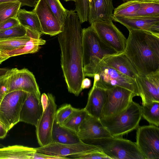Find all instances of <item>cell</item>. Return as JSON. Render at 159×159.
<instances>
[{
    "label": "cell",
    "mask_w": 159,
    "mask_h": 159,
    "mask_svg": "<svg viewBox=\"0 0 159 159\" xmlns=\"http://www.w3.org/2000/svg\"><path fill=\"white\" fill-rule=\"evenodd\" d=\"M139 85L142 105L159 102V71L146 75H139L136 79Z\"/></svg>",
    "instance_id": "cell-15"
},
{
    "label": "cell",
    "mask_w": 159,
    "mask_h": 159,
    "mask_svg": "<svg viewBox=\"0 0 159 159\" xmlns=\"http://www.w3.org/2000/svg\"><path fill=\"white\" fill-rule=\"evenodd\" d=\"M99 62L134 79H136L139 75L129 60L123 53L105 57Z\"/></svg>",
    "instance_id": "cell-20"
},
{
    "label": "cell",
    "mask_w": 159,
    "mask_h": 159,
    "mask_svg": "<svg viewBox=\"0 0 159 159\" xmlns=\"http://www.w3.org/2000/svg\"><path fill=\"white\" fill-rule=\"evenodd\" d=\"M26 34V29L20 24L13 27L0 31V41L23 36Z\"/></svg>",
    "instance_id": "cell-33"
},
{
    "label": "cell",
    "mask_w": 159,
    "mask_h": 159,
    "mask_svg": "<svg viewBox=\"0 0 159 159\" xmlns=\"http://www.w3.org/2000/svg\"><path fill=\"white\" fill-rule=\"evenodd\" d=\"M47 95L48 105L36 127L37 138L40 147L46 145L52 142V132L57 111L55 97L51 93H48Z\"/></svg>",
    "instance_id": "cell-12"
},
{
    "label": "cell",
    "mask_w": 159,
    "mask_h": 159,
    "mask_svg": "<svg viewBox=\"0 0 159 159\" xmlns=\"http://www.w3.org/2000/svg\"><path fill=\"white\" fill-rule=\"evenodd\" d=\"M52 142L63 144L75 143L82 142L76 132L59 125L55 118L52 132Z\"/></svg>",
    "instance_id": "cell-22"
},
{
    "label": "cell",
    "mask_w": 159,
    "mask_h": 159,
    "mask_svg": "<svg viewBox=\"0 0 159 159\" xmlns=\"http://www.w3.org/2000/svg\"><path fill=\"white\" fill-rule=\"evenodd\" d=\"M8 131L0 122V139H3L6 136Z\"/></svg>",
    "instance_id": "cell-43"
},
{
    "label": "cell",
    "mask_w": 159,
    "mask_h": 159,
    "mask_svg": "<svg viewBox=\"0 0 159 159\" xmlns=\"http://www.w3.org/2000/svg\"><path fill=\"white\" fill-rule=\"evenodd\" d=\"M20 24L16 18H10L0 24V31L10 29Z\"/></svg>",
    "instance_id": "cell-37"
},
{
    "label": "cell",
    "mask_w": 159,
    "mask_h": 159,
    "mask_svg": "<svg viewBox=\"0 0 159 159\" xmlns=\"http://www.w3.org/2000/svg\"><path fill=\"white\" fill-rule=\"evenodd\" d=\"M128 30L123 53L139 75L145 76L159 71V35L144 30Z\"/></svg>",
    "instance_id": "cell-2"
},
{
    "label": "cell",
    "mask_w": 159,
    "mask_h": 159,
    "mask_svg": "<svg viewBox=\"0 0 159 159\" xmlns=\"http://www.w3.org/2000/svg\"><path fill=\"white\" fill-rule=\"evenodd\" d=\"M89 2V7L91 6L93 4L94 0H88Z\"/></svg>",
    "instance_id": "cell-45"
},
{
    "label": "cell",
    "mask_w": 159,
    "mask_h": 159,
    "mask_svg": "<svg viewBox=\"0 0 159 159\" xmlns=\"http://www.w3.org/2000/svg\"><path fill=\"white\" fill-rule=\"evenodd\" d=\"M36 152L35 148L20 145L0 148V159H33Z\"/></svg>",
    "instance_id": "cell-23"
},
{
    "label": "cell",
    "mask_w": 159,
    "mask_h": 159,
    "mask_svg": "<svg viewBox=\"0 0 159 159\" xmlns=\"http://www.w3.org/2000/svg\"><path fill=\"white\" fill-rule=\"evenodd\" d=\"M141 106L142 117L150 125L159 127V102H152Z\"/></svg>",
    "instance_id": "cell-27"
},
{
    "label": "cell",
    "mask_w": 159,
    "mask_h": 159,
    "mask_svg": "<svg viewBox=\"0 0 159 159\" xmlns=\"http://www.w3.org/2000/svg\"><path fill=\"white\" fill-rule=\"evenodd\" d=\"M64 1H66V2H67V1H73L74 2H75L77 0H64Z\"/></svg>",
    "instance_id": "cell-46"
},
{
    "label": "cell",
    "mask_w": 159,
    "mask_h": 159,
    "mask_svg": "<svg viewBox=\"0 0 159 159\" xmlns=\"http://www.w3.org/2000/svg\"><path fill=\"white\" fill-rule=\"evenodd\" d=\"M74 108L70 104H66L57 110L55 119L57 123L59 125H62L72 113Z\"/></svg>",
    "instance_id": "cell-36"
},
{
    "label": "cell",
    "mask_w": 159,
    "mask_h": 159,
    "mask_svg": "<svg viewBox=\"0 0 159 159\" xmlns=\"http://www.w3.org/2000/svg\"><path fill=\"white\" fill-rule=\"evenodd\" d=\"M30 38L26 34L19 37L0 41V51L6 52L11 51L24 46L30 39Z\"/></svg>",
    "instance_id": "cell-30"
},
{
    "label": "cell",
    "mask_w": 159,
    "mask_h": 159,
    "mask_svg": "<svg viewBox=\"0 0 159 159\" xmlns=\"http://www.w3.org/2000/svg\"><path fill=\"white\" fill-rule=\"evenodd\" d=\"M75 6L74 10L76 12L81 23L87 21L89 7V0H77Z\"/></svg>",
    "instance_id": "cell-35"
},
{
    "label": "cell",
    "mask_w": 159,
    "mask_h": 159,
    "mask_svg": "<svg viewBox=\"0 0 159 159\" xmlns=\"http://www.w3.org/2000/svg\"><path fill=\"white\" fill-rule=\"evenodd\" d=\"M136 143L144 159H159V128L150 125L136 129Z\"/></svg>",
    "instance_id": "cell-9"
},
{
    "label": "cell",
    "mask_w": 159,
    "mask_h": 159,
    "mask_svg": "<svg viewBox=\"0 0 159 159\" xmlns=\"http://www.w3.org/2000/svg\"><path fill=\"white\" fill-rule=\"evenodd\" d=\"M33 11L38 16L42 34L54 36L61 32L62 27L45 0H38Z\"/></svg>",
    "instance_id": "cell-14"
},
{
    "label": "cell",
    "mask_w": 159,
    "mask_h": 159,
    "mask_svg": "<svg viewBox=\"0 0 159 159\" xmlns=\"http://www.w3.org/2000/svg\"><path fill=\"white\" fill-rule=\"evenodd\" d=\"M66 159L62 157L57 156H53L41 153L36 152L34 155L33 159Z\"/></svg>",
    "instance_id": "cell-40"
},
{
    "label": "cell",
    "mask_w": 159,
    "mask_h": 159,
    "mask_svg": "<svg viewBox=\"0 0 159 159\" xmlns=\"http://www.w3.org/2000/svg\"><path fill=\"white\" fill-rule=\"evenodd\" d=\"M6 84V76L0 77V104L5 95L8 93Z\"/></svg>",
    "instance_id": "cell-38"
},
{
    "label": "cell",
    "mask_w": 159,
    "mask_h": 159,
    "mask_svg": "<svg viewBox=\"0 0 159 159\" xmlns=\"http://www.w3.org/2000/svg\"><path fill=\"white\" fill-rule=\"evenodd\" d=\"M6 75L8 92L21 90L34 94L40 98V91L34 76L28 69H9Z\"/></svg>",
    "instance_id": "cell-10"
},
{
    "label": "cell",
    "mask_w": 159,
    "mask_h": 159,
    "mask_svg": "<svg viewBox=\"0 0 159 159\" xmlns=\"http://www.w3.org/2000/svg\"><path fill=\"white\" fill-rule=\"evenodd\" d=\"M143 2L159 3V0H141Z\"/></svg>",
    "instance_id": "cell-44"
},
{
    "label": "cell",
    "mask_w": 159,
    "mask_h": 159,
    "mask_svg": "<svg viewBox=\"0 0 159 159\" xmlns=\"http://www.w3.org/2000/svg\"><path fill=\"white\" fill-rule=\"evenodd\" d=\"M113 21L120 23L128 30H144L159 35V16L113 17Z\"/></svg>",
    "instance_id": "cell-17"
},
{
    "label": "cell",
    "mask_w": 159,
    "mask_h": 159,
    "mask_svg": "<svg viewBox=\"0 0 159 159\" xmlns=\"http://www.w3.org/2000/svg\"><path fill=\"white\" fill-rule=\"evenodd\" d=\"M16 18L20 25L25 28L42 34L38 16L33 11H28L25 9H20L17 13Z\"/></svg>",
    "instance_id": "cell-25"
},
{
    "label": "cell",
    "mask_w": 159,
    "mask_h": 159,
    "mask_svg": "<svg viewBox=\"0 0 159 159\" xmlns=\"http://www.w3.org/2000/svg\"><path fill=\"white\" fill-rule=\"evenodd\" d=\"M3 145L0 143V147H1Z\"/></svg>",
    "instance_id": "cell-48"
},
{
    "label": "cell",
    "mask_w": 159,
    "mask_h": 159,
    "mask_svg": "<svg viewBox=\"0 0 159 159\" xmlns=\"http://www.w3.org/2000/svg\"><path fill=\"white\" fill-rule=\"evenodd\" d=\"M142 117L141 106L132 101L123 112L100 120L111 136L122 137L136 129Z\"/></svg>",
    "instance_id": "cell-3"
},
{
    "label": "cell",
    "mask_w": 159,
    "mask_h": 159,
    "mask_svg": "<svg viewBox=\"0 0 159 159\" xmlns=\"http://www.w3.org/2000/svg\"><path fill=\"white\" fill-rule=\"evenodd\" d=\"M122 0L124 2H125L127 1H130V0Z\"/></svg>",
    "instance_id": "cell-47"
},
{
    "label": "cell",
    "mask_w": 159,
    "mask_h": 159,
    "mask_svg": "<svg viewBox=\"0 0 159 159\" xmlns=\"http://www.w3.org/2000/svg\"><path fill=\"white\" fill-rule=\"evenodd\" d=\"M36 152L68 158V156L89 151L102 149L97 146L83 141L73 144L51 142L46 145L35 148Z\"/></svg>",
    "instance_id": "cell-13"
},
{
    "label": "cell",
    "mask_w": 159,
    "mask_h": 159,
    "mask_svg": "<svg viewBox=\"0 0 159 159\" xmlns=\"http://www.w3.org/2000/svg\"><path fill=\"white\" fill-rule=\"evenodd\" d=\"M77 133L80 139L86 143L93 140L112 137L100 120L89 114L81 125Z\"/></svg>",
    "instance_id": "cell-16"
},
{
    "label": "cell",
    "mask_w": 159,
    "mask_h": 159,
    "mask_svg": "<svg viewBox=\"0 0 159 159\" xmlns=\"http://www.w3.org/2000/svg\"><path fill=\"white\" fill-rule=\"evenodd\" d=\"M46 40L40 38L35 39L30 38V39L23 47L8 52H0V64L11 57L37 52L40 46L44 44Z\"/></svg>",
    "instance_id": "cell-24"
},
{
    "label": "cell",
    "mask_w": 159,
    "mask_h": 159,
    "mask_svg": "<svg viewBox=\"0 0 159 159\" xmlns=\"http://www.w3.org/2000/svg\"><path fill=\"white\" fill-rule=\"evenodd\" d=\"M91 80L87 78H84L82 80L81 84L82 90L89 88L91 86Z\"/></svg>",
    "instance_id": "cell-42"
},
{
    "label": "cell",
    "mask_w": 159,
    "mask_h": 159,
    "mask_svg": "<svg viewBox=\"0 0 159 159\" xmlns=\"http://www.w3.org/2000/svg\"><path fill=\"white\" fill-rule=\"evenodd\" d=\"M115 8L113 0H94L89 7L88 20L90 24L98 20L112 21Z\"/></svg>",
    "instance_id": "cell-21"
},
{
    "label": "cell",
    "mask_w": 159,
    "mask_h": 159,
    "mask_svg": "<svg viewBox=\"0 0 159 159\" xmlns=\"http://www.w3.org/2000/svg\"><path fill=\"white\" fill-rule=\"evenodd\" d=\"M98 73L99 79L94 80L93 84L106 90L115 86H120L140 96L139 88L135 79L122 73L111 67L99 62L89 74L87 76L93 77Z\"/></svg>",
    "instance_id": "cell-5"
},
{
    "label": "cell",
    "mask_w": 159,
    "mask_h": 159,
    "mask_svg": "<svg viewBox=\"0 0 159 159\" xmlns=\"http://www.w3.org/2000/svg\"><path fill=\"white\" fill-rule=\"evenodd\" d=\"M40 100L43 111L48 104V97L47 94L45 93H43L41 96Z\"/></svg>",
    "instance_id": "cell-41"
},
{
    "label": "cell",
    "mask_w": 159,
    "mask_h": 159,
    "mask_svg": "<svg viewBox=\"0 0 159 159\" xmlns=\"http://www.w3.org/2000/svg\"><path fill=\"white\" fill-rule=\"evenodd\" d=\"M107 98L101 119L111 117L125 111L136 95L125 88L115 86L106 90Z\"/></svg>",
    "instance_id": "cell-8"
},
{
    "label": "cell",
    "mask_w": 159,
    "mask_h": 159,
    "mask_svg": "<svg viewBox=\"0 0 159 159\" xmlns=\"http://www.w3.org/2000/svg\"><path fill=\"white\" fill-rule=\"evenodd\" d=\"M51 11L63 27L68 10L65 8L59 0H45Z\"/></svg>",
    "instance_id": "cell-31"
},
{
    "label": "cell",
    "mask_w": 159,
    "mask_h": 159,
    "mask_svg": "<svg viewBox=\"0 0 159 159\" xmlns=\"http://www.w3.org/2000/svg\"><path fill=\"white\" fill-rule=\"evenodd\" d=\"M27 92L16 90L8 92L0 104V122L8 131L19 121L22 106Z\"/></svg>",
    "instance_id": "cell-7"
},
{
    "label": "cell",
    "mask_w": 159,
    "mask_h": 159,
    "mask_svg": "<svg viewBox=\"0 0 159 159\" xmlns=\"http://www.w3.org/2000/svg\"><path fill=\"white\" fill-rule=\"evenodd\" d=\"M75 10H68L58 39L61 50V64L68 91L78 96L82 91L84 72L82 36V29Z\"/></svg>",
    "instance_id": "cell-1"
},
{
    "label": "cell",
    "mask_w": 159,
    "mask_h": 159,
    "mask_svg": "<svg viewBox=\"0 0 159 159\" xmlns=\"http://www.w3.org/2000/svg\"><path fill=\"white\" fill-rule=\"evenodd\" d=\"M40 99L36 95L28 93L20 112V122L36 126L43 111Z\"/></svg>",
    "instance_id": "cell-18"
},
{
    "label": "cell",
    "mask_w": 159,
    "mask_h": 159,
    "mask_svg": "<svg viewBox=\"0 0 159 159\" xmlns=\"http://www.w3.org/2000/svg\"><path fill=\"white\" fill-rule=\"evenodd\" d=\"M82 47L84 66L90 60L101 61L105 57L118 54L102 41L91 25L82 29Z\"/></svg>",
    "instance_id": "cell-6"
},
{
    "label": "cell",
    "mask_w": 159,
    "mask_h": 159,
    "mask_svg": "<svg viewBox=\"0 0 159 159\" xmlns=\"http://www.w3.org/2000/svg\"><path fill=\"white\" fill-rule=\"evenodd\" d=\"M134 16H159V3L142 2Z\"/></svg>",
    "instance_id": "cell-32"
},
{
    "label": "cell",
    "mask_w": 159,
    "mask_h": 159,
    "mask_svg": "<svg viewBox=\"0 0 159 159\" xmlns=\"http://www.w3.org/2000/svg\"><path fill=\"white\" fill-rule=\"evenodd\" d=\"M18 1L21 3V7L24 6L34 7L37 0H0V3L4 2H13Z\"/></svg>",
    "instance_id": "cell-39"
},
{
    "label": "cell",
    "mask_w": 159,
    "mask_h": 159,
    "mask_svg": "<svg viewBox=\"0 0 159 159\" xmlns=\"http://www.w3.org/2000/svg\"><path fill=\"white\" fill-rule=\"evenodd\" d=\"M97 146L110 159H144L136 143L122 137H111L90 141Z\"/></svg>",
    "instance_id": "cell-4"
},
{
    "label": "cell",
    "mask_w": 159,
    "mask_h": 159,
    "mask_svg": "<svg viewBox=\"0 0 159 159\" xmlns=\"http://www.w3.org/2000/svg\"><path fill=\"white\" fill-rule=\"evenodd\" d=\"M107 98L106 90L93 84L89 93L87 103L84 108L88 114L100 120Z\"/></svg>",
    "instance_id": "cell-19"
},
{
    "label": "cell",
    "mask_w": 159,
    "mask_h": 159,
    "mask_svg": "<svg viewBox=\"0 0 159 159\" xmlns=\"http://www.w3.org/2000/svg\"><path fill=\"white\" fill-rule=\"evenodd\" d=\"M142 1L131 0L124 2L114 9L113 17H126L134 16L139 8Z\"/></svg>",
    "instance_id": "cell-26"
},
{
    "label": "cell",
    "mask_w": 159,
    "mask_h": 159,
    "mask_svg": "<svg viewBox=\"0 0 159 159\" xmlns=\"http://www.w3.org/2000/svg\"><path fill=\"white\" fill-rule=\"evenodd\" d=\"M21 7L18 1L0 3V24L10 18H16L17 13Z\"/></svg>",
    "instance_id": "cell-29"
},
{
    "label": "cell",
    "mask_w": 159,
    "mask_h": 159,
    "mask_svg": "<svg viewBox=\"0 0 159 159\" xmlns=\"http://www.w3.org/2000/svg\"><path fill=\"white\" fill-rule=\"evenodd\" d=\"M90 24L100 38L106 44L118 54L124 52L127 39L112 21L98 20Z\"/></svg>",
    "instance_id": "cell-11"
},
{
    "label": "cell",
    "mask_w": 159,
    "mask_h": 159,
    "mask_svg": "<svg viewBox=\"0 0 159 159\" xmlns=\"http://www.w3.org/2000/svg\"><path fill=\"white\" fill-rule=\"evenodd\" d=\"M88 114L84 108H74L62 125L77 132L80 126Z\"/></svg>",
    "instance_id": "cell-28"
},
{
    "label": "cell",
    "mask_w": 159,
    "mask_h": 159,
    "mask_svg": "<svg viewBox=\"0 0 159 159\" xmlns=\"http://www.w3.org/2000/svg\"></svg>",
    "instance_id": "cell-49"
},
{
    "label": "cell",
    "mask_w": 159,
    "mask_h": 159,
    "mask_svg": "<svg viewBox=\"0 0 159 159\" xmlns=\"http://www.w3.org/2000/svg\"><path fill=\"white\" fill-rule=\"evenodd\" d=\"M66 157L68 158L78 159H110L102 149L70 155Z\"/></svg>",
    "instance_id": "cell-34"
}]
</instances>
